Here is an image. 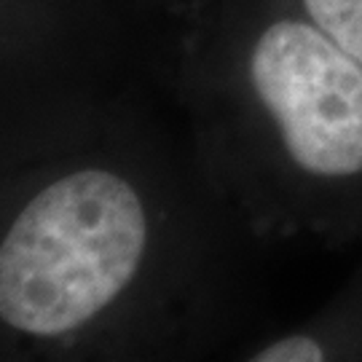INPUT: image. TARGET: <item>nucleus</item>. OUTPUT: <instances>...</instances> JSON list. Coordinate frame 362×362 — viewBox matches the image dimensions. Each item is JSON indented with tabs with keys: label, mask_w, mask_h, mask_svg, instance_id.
<instances>
[{
	"label": "nucleus",
	"mask_w": 362,
	"mask_h": 362,
	"mask_svg": "<svg viewBox=\"0 0 362 362\" xmlns=\"http://www.w3.org/2000/svg\"><path fill=\"white\" fill-rule=\"evenodd\" d=\"M148 180L89 164L49 182L0 242V320L54 338L151 298L169 263L172 220Z\"/></svg>",
	"instance_id": "f03ea898"
},
{
	"label": "nucleus",
	"mask_w": 362,
	"mask_h": 362,
	"mask_svg": "<svg viewBox=\"0 0 362 362\" xmlns=\"http://www.w3.org/2000/svg\"><path fill=\"white\" fill-rule=\"evenodd\" d=\"M204 30L199 100L250 231L362 245V62L293 0H220Z\"/></svg>",
	"instance_id": "f257e3e1"
},
{
	"label": "nucleus",
	"mask_w": 362,
	"mask_h": 362,
	"mask_svg": "<svg viewBox=\"0 0 362 362\" xmlns=\"http://www.w3.org/2000/svg\"><path fill=\"white\" fill-rule=\"evenodd\" d=\"M322 33L362 62V0H293Z\"/></svg>",
	"instance_id": "20e7f679"
},
{
	"label": "nucleus",
	"mask_w": 362,
	"mask_h": 362,
	"mask_svg": "<svg viewBox=\"0 0 362 362\" xmlns=\"http://www.w3.org/2000/svg\"><path fill=\"white\" fill-rule=\"evenodd\" d=\"M245 357L255 362L362 360V260L314 314L266 338Z\"/></svg>",
	"instance_id": "7ed1b4c3"
}]
</instances>
